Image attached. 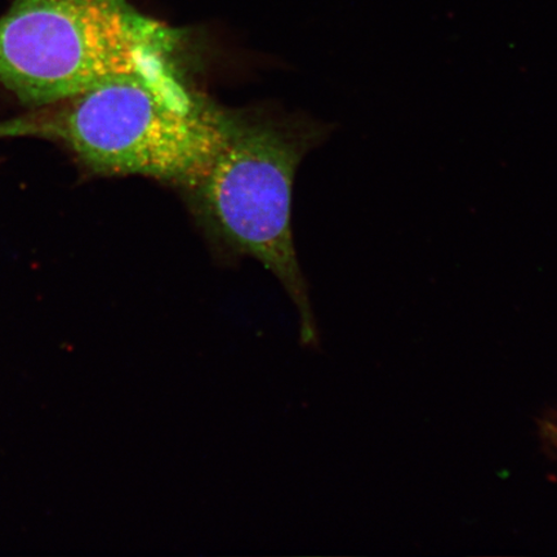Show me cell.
Here are the masks:
<instances>
[{"label": "cell", "mask_w": 557, "mask_h": 557, "mask_svg": "<svg viewBox=\"0 0 557 557\" xmlns=\"http://www.w3.org/2000/svg\"><path fill=\"white\" fill-rule=\"evenodd\" d=\"M183 35L125 0H12L0 15V87L44 107L174 66Z\"/></svg>", "instance_id": "cell-2"}, {"label": "cell", "mask_w": 557, "mask_h": 557, "mask_svg": "<svg viewBox=\"0 0 557 557\" xmlns=\"http://www.w3.org/2000/svg\"><path fill=\"white\" fill-rule=\"evenodd\" d=\"M301 150L274 125L232 114L224 143L193 187L208 225L236 252L253 257L288 290L301 317L304 345L319 331L292 234V193Z\"/></svg>", "instance_id": "cell-3"}, {"label": "cell", "mask_w": 557, "mask_h": 557, "mask_svg": "<svg viewBox=\"0 0 557 557\" xmlns=\"http://www.w3.org/2000/svg\"><path fill=\"white\" fill-rule=\"evenodd\" d=\"M230 117L172 66L30 108L0 122V139H47L104 176L151 177L190 191L224 143Z\"/></svg>", "instance_id": "cell-1"}]
</instances>
